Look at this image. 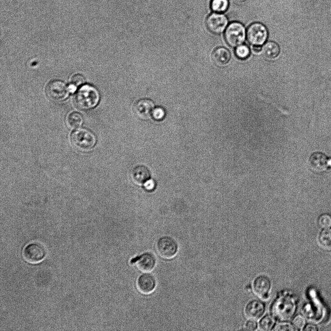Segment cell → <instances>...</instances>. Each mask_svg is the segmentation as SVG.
Instances as JSON below:
<instances>
[{
	"instance_id": "ba28073f",
	"label": "cell",
	"mask_w": 331,
	"mask_h": 331,
	"mask_svg": "<svg viewBox=\"0 0 331 331\" xmlns=\"http://www.w3.org/2000/svg\"><path fill=\"white\" fill-rule=\"evenodd\" d=\"M132 264H135L138 268L143 272H150L155 268L157 258L153 253L145 252L131 260Z\"/></svg>"
},
{
	"instance_id": "4fadbf2b",
	"label": "cell",
	"mask_w": 331,
	"mask_h": 331,
	"mask_svg": "<svg viewBox=\"0 0 331 331\" xmlns=\"http://www.w3.org/2000/svg\"><path fill=\"white\" fill-rule=\"evenodd\" d=\"M310 167L317 172H323L331 167V158L321 152L313 153L309 160Z\"/></svg>"
},
{
	"instance_id": "1f68e13d",
	"label": "cell",
	"mask_w": 331,
	"mask_h": 331,
	"mask_svg": "<svg viewBox=\"0 0 331 331\" xmlns=\"http://www.w3.org/2000/svg\"><path fill=\"white\" fill-rule=\"evenodd\" d=\"M262 48L261 46H253L252 49L253 52L258 53L262 51Z\"/></svg>"
},
{
	"instance_id": "f546056e",
	"label": "cell",
	"mask_w": 331,
	"mask_h": 331,
	"mask_svg": "<svg viewBox=\"0 0 331 331\" xmlns=\"http://www.w3.org/2000/svg\"><path fill=\"white\" fill-rule=\"evenodd\" d=\"M257 323L252 319L248 321L245 325L246 329L249 331L255 330L257 328Z\"/></svg>"
},
{
	"instance_id": "83f0119b",
	"label": "cell",
	"mask_w": 331,
	"mask_h": 331,
	"mask_svg": "<svg viewBox=\"0 0 331 331\" xmlns=\"http://www.w3.org/2000/svg\"><path fill=\"white\" fill-rule=\"evenodd\" d=\"M155 182L152 179H148L144 183V187L148 191L153 190L155 189Z\"/></svg>"
},
{
	"instance_id": "8992f818",
	"label": "cell",
	"mask_w": 331,
	"mask_h": 331,
	"mask_svg": "<svg viewBox=\"0 0 331 331\" xmlns=\"http://www.w3.org/2000/svg\"><path fill=\"white\" fill-rule=\"evenodd\" d=\"M249 42L253 46H261L266 41L268 32L266 26L259 22H255L249 26L246 32Z\"/></svg>"
},
{
	"instance_id": "9c48e42d",
	"label": "cell",
	"mask_w": 331,
	"mask_h": 331,
	"mask_svg": "<svg viewBox=\"0 0 331 331\" xmlns=\"http://www.w3.org/2000/svg\"><path fill=\"white\" fill-rule=\"evenodd\" d=\"M46 254V250L43 246L36 242L27 245L23 252L25 260L32 263L40 262L44 258Z\"/></svg>"
},
{
	"instance_id": "ac0fdd59",
	"label": "cell",
	"mask_w": 331,
	"mask_h": 331,
	"mask_svg": "<svg viewBox=\"0 0 331 331\" xmlns=\"http://www.w3.org/2000/svg\"><path fill=\"white\" fill-rule=\"evenodd\" d=\"M280 51L279 45L273 41L267 42L262 49L263 55L268 59L276 58L279 55Z\"/></svg>"
},
{
	"instance_id": "484cf974",
	"label": "cell",
	"mask_w": 331,
	"mask_h": 331,
	"mask_svg": "<svg viewBox=\"0 0 331 331\" xmlns=\"http://www.w3.org/2000/svg\"><path fill=\"white\" fill-rule=\"evenodd\" d=\"M85 79L84 77L80 74L74 75L71 79V85L77 87L84 83Z\"/></svg>"
},
{
	"instance_id": "ffe728a7",
	"label": "cell",
	"mask_w": 331,
	"mask_h": 331,
	"mask_svg": "<svg viewBox=\"0 0 331 331\" xmlns=\"http://www.w3.org/2000/svg\"><path fill=\"white\" fill-rule=\"evenodd\" d=\"M319 241L321 245L327 249H331V229L326 228L320 234Z\"/></svg>"
},
{
	"instance_id": "d4e9b609",
	"label": "cell",
	"mask_w": 331,
	"mask_h": 331,
	"mask_svg": "<svg viewBox=\"0 0 331 331\" xmlns=\"http://www.w3.org/2000/svg\"><path fill=\"white\" fill-rule=\"evenodd\" d=\"M165 116V110L162 108L159 107L154 108L151 114V117L153 119L158 121L162 120Z\"/></svg>"
},
{
	"instance_id": "d6986e66",
	"label": "cell",
	"mask_w": 331,
	"mask_h": 331,
	"mask_svg": "<svg viewBox=\"0 0 331 331\" xmlns=\"http://www.w3.org/2000/svg\"><path fill=\"white\" fill-rule=\"evenodd\" d=\"M66 124L72 129L78 128L80 127L83 123L82 115L78 112H72L70 113L66 118Z\"/></svg>"
},
{
	"instance_id": "e0dca14e",
	"label": "cell",
	"mask_w": 331,
	"mask_h": 331,
	"mask_svg": "<svg viewBox=\"0 0 331 331\" xmlns=\"http://www.w3.org/2000/svg\"><path fill=\"white\" fill-rule=\"evenodd\" d=\"M231 55L229 51L226 48L219 47L215 49L212 53V59L214 63L217 66L223 67L230 61Z\"/></svg>"
},
{
	"instance_id": "52a82bcc",
	"label": "cell",
	"mask_w": 331,
	"mask_h": 331,
	"mask_svg": "<svg viewBox=\"0 0 331 331\" xmlns=\"http://www.w3.org/2000/svg\"><path fill=\"white\" fill-rule=\"evenodd\" d=\"M228 19L222 13L213 12L206 18L205 25L207 29L214 34L222 33L228 25Z\"/></svg>"
},
{
	"instance_id": "5bb4252c",
	"label": "cell",
	"mask_w": 331,
	"mask_h": 331,
	"mask_svg": "<svg viewBox=\"0 0 331 331\" xmlns=\"http://www.w3.org/2000/svg\"><path fill=\"white\" fill-rule=\"evenodd\" d=\"M253 286L255 293L263 299H267L268 297V293L270 290L271 284L269 278L264 275L257 276L254 280Z\"/></svg>"
},
{
	"instance_id": "7a4b0ae2",
	"label": "cell",
	"mask_w": 331,
	"mask_h": 331,
	"mask_svg": "<svg viewBox=\"0 0 331 331\" xmlns=\"http://www.w3.org/2000/svg\"><path fill=\"white\" fill-rule=\"evenodd\" d=\"M71 142L78 150L88 151L92 149L96 143V138L90 131L80 128L76 130L71 134Z\"/></svg>"
},
{
	"instance_id": "44dd1931",
	"label": "cell",
	"mask_w": 331,
	"mask_h": 331,
	"mask_svg": "<svg viewBox=\"0 0 331 331\" xmlns=\"http://www.w3.org/2000/svg\"><path fill=\"white\" fill-rule=\"evenodd\" d=\"M229 6L228 0H212L210 7L214 12L221 13L227 10Z\"/></svg>"
},
{
	"instance_id": "277c9868",
	"label": "cell",
	"mask_w": 331,
	"mask_h": 331,
	"mask_svg": "<svg viewBox=\"0 0 331 331\" xmlns=\"http://www.w3.org/2000/svg\"><path fill=\"white\" fill-rule=\"evenodd\" d=\"M156 248L157 252L161 257L164 259H171L177 254L179 246L174 238L164 236L157 240Z\"/></svg>"
},
{
	"instance_id": "5b68a950",
	"label": "cell",
	"mask_w": 331,
	"mask_h": 331,
	"mask_svg": "<svg viewBox=\"0 0 331 331\" xmlns=\"http://www.w3.org/2000/svg\"><path fill=\"white\" fill-rule=\"evenodd\" d=\"M46 94L52 101L60 102L65 100L71 92L69 86L60 79H53L47 84Z\"/></svg>"
},
{
	"instance_id": "30bf717a",
	"label": "cell",
	"mask_w": 331,
	"mask_h": 331,
	"mask_svg": "<svg viewBox=\"0 0 331 331\" xmlns=\"http://www.w3.org/2000/svg\"><path fill=\"white\" fill-rule=\"evenodd\" d=\"M157 280L154 275L144 272L139 276L136 281L138 291L145 295L152 293L156 289Z\"/></svg>"
},
{
	"instance_id": "f1b7e54d",
	"label": "cell",
	"mask_w": 331,
	"mask_h": 331,
	"mask_svg": "<svg viewBox=\"0 0 331 331\" xmlns=\"http://www.w3.org/2000/svg\"><path fill=\"white\" fill-rule=\"evenodd\" d=\"M293 325H290L289 324H281L278 325L276 328H275L274 330L276 331H293L295 329L293 328Z\"/></svg>"
},
{
	"instance_id": "3957f363",
	"label": "cell",
	"mask_w": 331,
	"mask_h": 331,
	"mask_svg": "<svg viewBox=\"0 0 331 331\" xmlns=\"http://www.w3.org/2000/svg\"><path fill=\"white\" fill-rule=\"evenodd\" d=\"M246 32L243 25L238 22H233L226 27L224 38L226 43L231 47H236L244 42Z\"/></svg>"
},
{
	"instance_id": "d6a6232c",
	"label": "cell",
	"mask_w": 331,
	"mask_h": 331,
	"mask_svg": "<svg viewBox=\"0 0 331 331\" xmlns=\"http://www.w3.org/2000/svg\"><path fill=\"white\" fill-rule=\"evenodd\" d=\"M236 0L240 1V2H242V1H245V0Z\"/></svg>"
},
{
	"instance_id": "7c38bea8",
	"label": "cell",
	"mask_w": 331,
	"mask_h": 331,
	"mask_svg": "<svg viewBox=\"0 0 331 331\" xmlns=\"http://www.w3.org/2000/svg\"><path fill=\"white\" fill-rule=\"evenodd\" d=\"M276 304L275 307L276 308V310H275V312H274L276 315L275 316L279 320H289L294 313L295 308L294 302L289 299H279Z\"/></svg>"
},
{
	"instance_id": "8fae6325",
	"label": "cell",
	"mask_w": 331,
	"mask_h": 331,
	"mask_svg": "<svg viewBox=\"0 0 331 331\" xmlns=\"http://www.w3.org/2000/svg\"><path fill=\"white\" fill-rule=\"evenodd\" d=\"M154 108V104L151 100L142 98L134 103L132 110L137 117L142 120H147L151 117Z\"/></svg>"
},
{
	"instance_id": "2e32d148",
	"label": "cell",
	"mask_w": 331,
	"mask_h": 331,
	"mask_svg": "<svg viewBox=\"0 0 331 331\" xmlns=\"http://www.w3.org/2000/svg\"><path fill=\"white\" fill-rule=\"evenodd\" d=\"M130 175L134 183L140 185L144 183L149 179L150 173L146 167L143 165H138L133 169Z\"/></svg>"
},
{
	"instance_id": "4316f807",
	"label": "cell",
	"mask_w": 331,
	"mask_h": 331,
	"mask_svg": "<svg viewBox=\"0 0 331 331\" xmlns=\"http://www.w3.org/2000/svg\"><path fill=\"white\" fill-rule=\"evenodd\" d=\"M305 323L304 318L301 315H298L293 319L292 325L296 328L297 330H299L303 327Z\"/></svg>"
},
{
	"instance_id": "7402d4cb",
	"label": "cell",
	"mask_w": 331,
	"mask_h": 331,
	"mask_svg": "<svg viewBox=\"0 0 331 331\" xmlns=\"http://www.w3.org/2000/svg\"><path fill=\"white\" fill-rule=\"evenodd\" d=\"M275 324L274 318L270 315H266L260 320V328L264 331H269L272 329Z\"/></svg>"
},
{
	"instance_id": "603a6c76",
	"label": "cell",
	"mask_w": 331,
	"mask_h": 331,
	"mask_svg": "<svg viewBox=\"0 0 331 331\" xmlns=\"http://www.w3.org/2000/svg\"><path fill=\"white\" fill-rule=\"evenodd\" d=\"M235 52L236 57L241 60L247 59L250 54L249 47L246 45L242 44L236 47Z\"/></svg>"
},
{
	"instance_id": "cb8c5ba5",
	"label": "cell",
	"mask_w": 331,
	"mask_h": 331,
	"mask_svg": "<svg viewBox=\"0 0 331 331\" xmlns=\"http://www.w3.org/2000/svg\"><path fill=\"white\" fill-rule=\"evenodd\" d=\"M318 224L323 228H329L331 226V216L327 214L320 215L318 218Z\"/></svg>"
},
{
	"instance_id": "4dcf8cb0",
	"label": "cell",
	"mask_w": 331,
	"mask_h": 331,
	"mask_svg": "<svg viewBox=\"0 0 331 331\" xmlns=\"http://www.w3.org/2000/svg\"><path fill=\"white\" fill-rule=\"evenodd\" d=\"M303 330L306 331H316L317 330V328L315 325L309 324L306 325Z\"/></svg>"
},
{
	"instance_id": "9a60e30c",
	"label": "cell",
	"mask_w": 331,
	"mask_h": 331,
	"mask_svg": "<svg viewBox=\"0 0 331 331\" xmlns=\"http://www.w3.org/2000/svg\"><path fill=\"white\" fill-rule=\"evenodd\" d=\"M265 306L261 301L253 299L250 301L245 308V313L247 316L252 320L259 318L264 314Z\"/></svg>"
},
{
	"instance_id": "6da1fadb",
	"label": "cell",
	"mask_w": 331,
	"mask_h": 331,
	"mask_svg": "<svg viewBox=\"0 0 331 331\" xmlns=\"http://www.w3.org/2000/svg\"><path fill=\"white\" fill-rule=\"evenodd\" d=\"M99 100L100 95L98 90L89 84L82 85L76 93L74 98L76 106L83 110L95 108Z\"/></svg>"
}]
</instances>
